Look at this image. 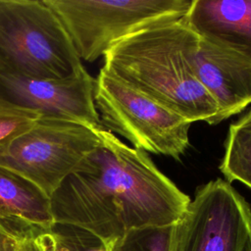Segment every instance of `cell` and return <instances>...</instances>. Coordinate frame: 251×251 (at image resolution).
Masks as SVG:
<instances>
[{"label": "cell", "mask_w": 251, "mask_h": 251, "mask_svg": "<svg viewBox=\"0 0 251 251\" xmlns=\"http://www.w3.org/2000/svg\"><path fill=\"white\" fill-rule=\"evenodd\" d=\"M102 127L41 116L28 130L0 148V165L25 176L50 197L101 144Z\"/></svg>", "instance_id": "cell-5"}, {"label": "cell", "mask_w": 251, "mask_h": 251, "mask_svg": "<svg viewBox=\"0 0 251 251\" xmlns=\"http://www.w3.org/2000/svg\"><path fill=\"white\" fill-rule=\"evenodd\" d=\"M184 19L199 36L251 59V0H193Z\"/></svg>", "instance_id": "cell-10"}, {"label": "cell", "mask_w": 251, "mask_h": 251, "mask_svg": "<svg viewBox=\"0 0 251 251\" xmlns=\"http://www.w3.org/2000/svg\"><path fill=\"white\" fill-rule=\"evenodd\" d=\"M41 228L0 221V251H19L23 238Z\"/></svg>", "instance_id": "cell-16"}, {"label": "cell", "mask_w": 251, "mask_h": 251, "mask_svg": "<svg viewBox=\"0 0 251 251\" xmlns=\"http://www.w3.org/2000/svg\"><path fill=\"white\" fill-rule=\"evenodd\" d=\"M84 70L61 21L45 0H0V71L62 79Z\"/></svg>", "instance_id": "cell-3"}, {"label": "cell", "mask_w": 251, "mask_h": 251, "mask_svg": "<svg viewBox=\"0 0 251 251\" xmlns=\"http://www.w3.org/2000/svg\"><path fill=\"white\" fill-rule=\"evenodd\" d=\"M194 65L199 81L218 106L216 125L251 104L250 58L200 36Z\"/></svg>", "instance_id": "cell-9"}, {"label": "cell", "mask_w": 251, "mask_h": 251, "mask_svg": "<svg viewBox=\"0 0 251 251\" xmlns=\"http://www.w3.org/2000/svg\"><path fill=\"white\" fill-rule=\"evenodd\" d=\"M174 225L133 228L117 239L112 251H172Z\"/></svg>", "instance_id": "cell-14"}, {"label": "cell", "mask_w": 251, "mask_h": 251, "mask_svg": "<svg viewBox=\"0 0 251 251\" xmlns=\"http://www.w3.org/2000/svg\"><path fill=\"white\" fill-rule=\"evenodd\" d=\"M94 103L102 126L134 149L179 160L189 145L192 123L125 85L103 69L95 79Z\"/></svg>", "instance_id": "cell-6"}, {"label": "cell", "mask_w": 251, "mask_h": 251, "mask_svg": "<svg viewBox=\"0 0 251 251\" xmlns=\"http://www.w3.org/2000/svg\"><path fill=\"white\" fill-rule=\"evenodd\" d=\"M80 60L93 62L144 28L184 18L193 0H45Z\"/></svg>", "instance_id": "cell-4"}, {"label": "cell", "mask_w": 251, "mask_h": 251, "mask_svg": "<svg viewBox=\"0 0 251 251\" xmlns=\"http://www.w3.org/2000/svg\"><path fill=\"white\" fill-rule=\"evenodd\" d=\"M102 142L50 196L54 222L114 243L133 228L172 226L190 198L142 150L102 127Z\"/></svg>", "instance_id": "cell-1"}, {"label": "cell", "mask_w": 251, "mask_h": 251, "mask_svg": "<svg viewBox=\"0 0 251 251\" xmlns=\"http://www.w3.org/2000/svg\"><path fill=\"white\" fill-rule=\"evenodd\" d=\"M36 232L34 234L27 235L25 238H23V240L21 241V244H20L19 251H40L37 244L35 243V240H34V235L36 234Z\"/></svg>", "instance_id": "cell-17"}, {"label": "cell", "mask_w": 251, "mask_h": 251, "mask_svg": "<svg viewBox=\"0 0 251 251\" xmlns=\"http://www.w3.org/2000/svg\"><path fill=\"white\" fill-rule=\"evenodd\" d=\"M40 117L39 113L0 99V148L28 130Z\"/></svg>", "instance_id": "cell-15"}, {"label": "cell", "mask_w": 251, "mask_h": 251, "mask_svg": "<svg viewBox=\"0 0 251 251\" xmlns=\"http://www.w3.org/2000/svg\"><path fill=\"white\" fill-rule=\"evenodd\" d=\"M94 84L86 70L62 79L31 78L0 71V99L43 117L102 126L94 103Z\"/></svg>", "instance_id": "cell-8"}, {"label": "cell", "mask_w": 251, "mask_h": 251, "mask_svg": "<svg viewBox=\"0 0 251 251\" xmlns=\"http://www.w3.org/2000/svg\"><path fill=\"white\" fill-rule=\"evenodd\" d=\"M199 38L184 18L144 28L113 46L102 69L190 123L213 126L218 106L195 72Z\"/></svg>", "instance_id": "cell-2"}, {"label": "cell", "mask_w": 251, "mask_h": 251, "mask_svg": "<svg viewBox=\"0 0 251 251\" xmlns=\"http://www.w3.org/2000/svg\"><path fill=\"white\" fill-rule=\"evenodd\" d=\"M172 251H251V207L226 180L199 186L174 225Z\"/></svg>", "instance_id": "cell-7"}, {"label": "cell", "mask_w": 251, "mask_h": 251, "mask_svg": "<svg viewBox=\"0 0 251 251\" xmlns=\"http://www.w3.org/2000/svg\"><path fill=\"white\" fill-rule=\"evenodd\" d=\"M34 240L40 251H112L114 244L83 228L57 223L39 229Z\"/></svg>", "instance_id": "cell-13"}, {"label": "cell", "mask_w": 251, "mask_h": 251, "mask_svg": "<svg viewBox=\"0 0 251 251\" xmlns=\"http://www.w3.org/2000/svg\"><path fill=\"white\" fill-rule=\"evenodd\" d=\"M219 169L227 182L237 180L251 189V109L229 126Z\"/></svg>", "instance_id": "cell-12"}, {"label": "cell", "mask_w": 251, "mask_h": 251, "mask_svg": "<svg viewBox=\"0 0 251 251\" xmlns=\"http://www.w3.org/2000/svg\"><path fill=\"white\" fill-rule=\"evenodd\" d=\"M0 221L42 229L55 224L50 197L25 176L1 165Z\"/></svg>", "instance_id": "cell-11"}]
</instances>
